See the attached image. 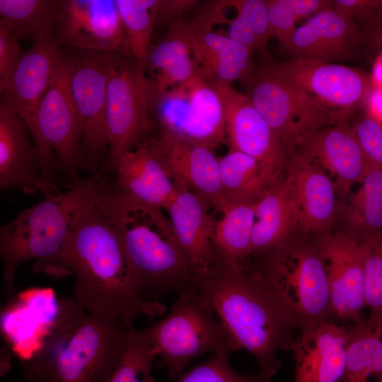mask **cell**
<instances>
[{
    "label": "cell",
    "instance_id": "obj_1",
    "mask_svg": "<svg viewBox=\"0 0 382 382\" xmlns=\"http://www.w3.org/2000/svg\"><path fill=\"white\" fill-rule=\"evenodd\" d=\"M61 260L74 275L73 298L86 311L125 318H154L166 311L146 299L125 256L116 232L97 204L71 229Z\"/></svg>",
    "mask_w": 382,
    "mask_h": 382
},
{
    "label": "cell",
    "instance_id": "obj_2",
    "mask_svg": "<svg viewBox=\"0 0 382 382\" xmlns=\"http://www.w3.org/2000/svg\"><path fill=\"white\" fill-rule=\"evenodd\" d=\"M134 321L86 311L73 298L57 308L39 349L23 361L28 382H109L129 345Z\"/></svg>",
    "mask_w": 382,
    "mask_h": 382
},
{
    "label": "cell",
    "instance_id": "obj_3",
    "mask_svg": "<svg viewBox=\"0 0 382 382\" xmlns=\"http://www.w3.org/2000/svg\"><path fill=\"white\" fill-rule=\"evenodd\" d=\"M197 289L238 349L255 357L260 371L274 375L281 366L279 352L291 350L299 328L257 269L248 262L237 269L218 267Z\"/></svg>",
    "mask_w": 382,
    "mask_h": 382
},
{
    "label": "cell",
    "instance_id": "obj_4",
    "mask_svg": "<svg viewBox=\"0 0 382 382\" xmlns=\"http://www.w3.org/2000/svg\"><path fill=\"white\" fill-rule=\"evenodd\" d=\"M105 184L102 173L80 178L65 192L45 197L0 227V255L7 293H16L17 268L34 260L33 272L70 276L61 260L67 236L79 218L97 204Z\"/></svg>",
    "mask_w": 382,
    "mask_h": 382
},
{
    "label": "cell",
    "instance_id": "obj_5",
    "mask_svg": "<svg viewBox=\"0 0 382 382\" xmlns=\"http://www.w3.org/2000/svg\"><path fill=\"white\" fill-rule=\"evenodd\" d=\"M98 205L111 222L146 299L160 301L171 291L198 288L171 222L162 209L117 192L106 178Z\"/></svg>",
    "mask_w": 382,
    "mask_h": 382
},
{
    "label": "cell",
    "instance_id": "obj_6",
    "mask_svg": "<svg viewBox=\"0 0 382 382\" xmlns=\"http://www.w3.org/2000/svg\"><path fill=\"white\" fill-rule=\"evenodd\" d=\"M262 255L257 270L292 313L300 333L333 321L328 277L315 240L292 238Z\"/></svg>",
    "mask_w": 382,
    "mask_h": 382
},
{
    "label": "cell",
    "instance_id": "obj_7",
    "mask_svg": "<svg viewBox=\"0 0 382 382\" xmlns=\"http://www.w3.org/2000/svg\"><path fill=\"white\" fill-rule=\"evenodd\" d=\"M197 289L179 292L170 312L148 328L139 330L167 367L170 380L183 374L194 358L209 352L231 354L238 347Z\"/></svg>",
    "mask_w": 382,
    "mask_h": 382
},
{
    "label": "cell",
    "instance_id": "obj_8",
    "mask_svg": "<svg viewBox=\"0 0 382 382\" xmlns=\"http://www.w3.org/2000/svg\"><path fill=\"white\" fill-rule=\"evenodd\" d=\"M33 137L42 176L52 187L64 178L68 188L81 167V127L69 85L64 52L50 87L27 125Z\"/></svg>",
    "mask_w": 382,
    "mask_h": 382
},
{
    "label": "cell",
    "instance_id": "obj_9",
    "mask_svg": "<svg viewBox=\"0 0 382 382\" xmlns=\"http://www.w3.org/2000/svg\"><path fill=\"white\" fill-rule=\"evenodd\" d=\"M253 105L279 136L289 157L318 130L347 122L305 91L280 77L272 65L255 69L248 82Z\"/></svg>",
    "mask_w": 382,
    "mask_h": 382
},
{
    "label": "cell",
    "instance_id": "obj_10",
    "mask_svg": "<svg viewBox=\"0 0 382 382\" xmlns=\"http://www.w3.org/2000/svg\"><path fill=\"white\" fill-rule=\"evenodd\" d=\"M75 50L66 54L69 89L81 127V167L95 174L108 159V85L122 53Z\"/></svg>",
    "mask_w": 382,
    "mask_h": 382
},
{
    "label": "cell",
    "instance_id": "obj_11",
    "mask_svg": "<svg viewBox=\"0 0 382 382\" xmlns=\"http://www.w3.org/2000/svg\"><path fill=\"white\" fill-rule=\"evenodd\" d=\"M161 134L215 149L226 143L225 111L214 84L195 75L167 91L149 97Z\"/></svg>",
    "mask_w": 382,
    "mask_h": 382
},
{
    "label": "cell",
    "instance_id": "obj_12",
    "mask_svg": "<svg viewBox=\"0 0 382 382\" xmlns=\"http://www.w3.org/2000/svg\"><path fill=\"white\" fill-rule=\"evenodd\" d=\"M145 73L144 62L122 53L110 78L105 112L108 156L101 171L105 174L112 171L121 155L147 140L151 122Z\"/></svg>",
    "mask_w": 382,
    "mask_h": 382
},
{
    "label": "cell",
    "instance_id": "obj_13",
    "mask_svg": "<svg viewBox=\"0 0 382 382\" xmlns=\"http://www.w3.org/2000/svg\"><path fill=\"white\" fill-rule=\"evenodd\" d=\"M215 86L223 100L226 143L229 150L256 159L274 182L282 179L289 156L279 136L257 111L247 94L231 86Z\"/></svg>",
    "mask_w": 382,
    "mask_h": 382
},
{
    "label": "cell",
    "instance_id": "obj_14",
    "mask_svg": "<svg viewBox=\"0 0 382 382\" xmlns=\"http://www.w3.org/2000/svg\"><path fill=\"white\" fill-rule=\"evenodd\" d=\"M315 242L325 268L334 317L354 325L363 323L365 277L360 241L347 231H331L316 236Z\"/></svg>",
    "mask_w": 382,
    "mask_h": 382
},
{
    "label": "cell",
    "instance_id": "obj_15",
    "mask_svg": "<svg viewBox=\"0 0 382 382\" xmlns=\"http://www.w3.org/2000/svg\"><path fill=\"white\" fill-rule=\"evenodd\" d=\"M272 65L280 77L347 120L369 93L366 75L344 65L302 58Z\"/></svg>",
    "mask_w": 382,
    "mask_h": 382
},
{
    "label": "cell",
    "instance_id": "obj_16",
    "mask_svg": "<svg viewBox=\"0 0 382 382\" xmlns=\"http://www.w3.org/2000/svg\"><path fill=\"white\" fill-rule=\"evenodd\" d=\"M144 143L175 183L185 185L221 213L226 209L229 203L222 193L219 158L214 149L161 133Z\"/></svg>",
    "mask_w": 382,
    "mask_h": 382
},
{
    "label": "cell",
    "instance_id": "obj_17",
    "mask_svg": "<svg viewBox=\"0 0 382 382\" xmlns=\"http://www.w3.org/2000/svg\"><path fill=\"white\" fill-rule=\"evenodd\" d=\"M190 22L197 75L221 86H231L236 80L248 83L255 69L253 52L228 36L212 30L214 23L223 22L220 13L206 6Z\"/></svg>",
    "mask_w": 382,
    "mask_h": 382
},
{
    "label": "cell",
    "instance_id": "obj_18",
    "mask_svg": "<svg viewBox=\"0 0 382 382\" xmlns=\"http://www.w3.org/2000/svg\"><path fill=\"white\" fill-rule=\"evenodd\" d=\"M54 36L76 50L120 52L124 30L117 0H61Z\"/></svg>",
    "mask_w": 382,
    "mask_h": 382
},
{
    "label": "cell",
    "instance_id": "obj_19",
    "mask_svg": "<svg viewBox=\"0 0 382 382\" xmlns=\"http://www.w3.org/2000/svg\"><path fill=\"white\" fill-rule=\"evenodd\" d=\"M175 184L177 192L165 210L199 286L218 268L213 245L216 221L202 197L184 185Z\"/></svg>",
    "mask_w": 382,
    "mask_h": 382
},
{
    "label": "cell",
    "instance_id": "obj_20",
    "mask_svg": "<svg viewBox=\"0 0 382 382\" xmlns=\"http://www.w3.org/2000/svg\"><path fill=\"white\" fill-rule=\"evenodd\" d=\"M63 53L62 44L55 36L33 43L22 52L0 87V105L15 113L27 125L47 91Z\"/></svg>",
    "mask_w": 382,
    "mask_h": 382
},
{
    "label": "cell",
    "instance_id": "obj_21",
    "mask_svg": "<svg viewBox=\"0 0 382 382\" xmlns=\"http://www.w3.org/2000/svg\"><path fill=\"white\" fill-rule=\"evenodd\" d=\"M0 187L25 194L58 193L44 179L34 141L26 124L0 105Z\"/></svg>",
    "mask_w": 382,
    "mask_h": 382
},
{
    "label": "cell",
    "instance_id": "obj_22",
    "mask_svg": "<svg viewBox=\"0 0 382 382\" xmlns=\"http://www.w3.org/2000/svg\"><path fill=\"white\" fill-rule=\"evenodd\" d=\"M297 151L332 178L337 195L342 198L354 183L361 182L367 168L365 156L347 122L318 130Z\"/></svg>",
    "mask_w": 382,
    "mask_h": 382
},
{
    "label": "cell",
    "instance_id": "obj_23",
    "mask_svg": "<svg viewBox=\"0 0 382 382\" xmlns=\"http://www.w3.org/2000/svg\"><path fill=\"white\" fill-rule=\"evenodd\" d=\"M285 175L298 201L299 232L316 236L331 232L337 211V193L330 176L299 151L289 157Z\"/></svg>",
    "mask_w": 382,
    "mask_h": 382
},
{
    "label": "cell",
    "instance_id": "obj_24",
    "mask_svg": "<svg viewBox=\"0 0 382 382\" xmlns=\"http://www.w3.org/2000/svg\"><path fill=\"white\" fill-rule=\"evenodd\" d=\"M103 174L117 192L162 209H166L177 192L176 185L144 142L121 155L112 171Z\"/></svg>",
    "mask_w": 382,
    "mask_h": 382
},
{
    "label": "cell",
    "instance_id": "obj_25",
    "mask_svg": "<svg viewBox=\"0 0 382 382\" xmlns=\"http://www.w3.org/2000/svg\"><path fill=\"white\" fill-rule=\"evenodd\" d=\"M348 328L330 321L301 332L291 350L294 382H340L346 366Z\"/></svg>",
    "mask_w": 382,
    "mask_h": 382
},
{
    "label": "cell",
    "instance_id": "obj_26",
    "mask_svg": "<svg viewBox=\"0 0 382 382\" xmlns=\"http://www.w3.org/2000/svg\"><path fill=\"white\" fill-rule=\"evenodd\" d=\"M359 40L352 19L330 7L296 28L286 50L296 58L330 63L349 57Z\"/></svg>",
    "mask_w": 382,
    "mask_h": 382
},
{
    "label": "cell",
    "instance_id": "obj_27",
    "mask_svg": "<svg viewBox=\"0 0 382 382\" xmlns=\"http://www.w3.org/2000/svg\"><path fill=\"white\" fill-rule=\"evenodd\" d=\"M251 253L262 255L285 244L299 230L300 211L294 189L284 177L255 204Z\"/></svg>",
    "mask_w": 382,
    "mask_h": 382
},
{
    "label": "cell",
    "instance_id": "obj_28",
    "mask_svg": "<svg viewBox=\"0 0 382 382\" xmlns=\"http://www.w3.org/2000/svg\"><path fill=\"white\" fill-rule=\"evenodd\" d=\"M253 202L229 203L216 221L213 245L218 267L237 269L252 255V238L255 222Z\"/></svg>",
    "mask_w": 382,
    "mask_h": 382
},
{
    "label": "cell",
    "instance_id": "obj_29",
    "mask_svg": "<svg viewBox=\"0 0 382 382\" xmlns=\"http://www.w3.org/2000/svg\"><path fill=\"white\" fill-rule=\"evenodd\" d=\"M344 375L340 382H371L382 376V316L348 328ZM373 381V382H374Z\"/></svg>",
    "mask_w": 382,
    "mask_h": 382
},
{
    "label": "cell",
    "instance_id": "obj_30",
    "mask_svg": "<svg viewBox=\"0 0 382 382\" xmlns=\"http://www.w3.org/2000/svg\"><path fill=\"white\" fill-rule=\"evenodd\" d=\"M222 193L228 203L256 202L274 182L254 158L236 150L219 158Z\"/></svg>",
    "mask_w": 382,
    "mask_h": 382
},
{
    "label": "cell",
    "instance_id": "obj_31",
    "mask_svg": "<svg viewBox=\"0 0 382 382\" xmlns=\"http://www.w3.org/2000/svg\"><path fill=\"white\" fill-rule=\"evenodd\" d=\"M61 0H0V24L20 38L40 42L54 37Z\"/></svg>",
    "mask_w": 382,
    "mask_h": 382
},
{
    "label": "cell",
    "instance_id": "obj_32",
    "mask_svg": "<svg viewBox=\"0 0 382 382\" xmlns=\"http://www.w3.org/2000/svg\"><path fill=\"white\" fill-rule=\"evenodd\" d=\"M360 183L345 213L347 232L359 241L382 236V167L367 164Z\"/></svg>",
    "mask_w": 382,
    "mask_h": 382
},
{
    "label": "cell",
    "instance_id": "obj_33",
    "mask_svg": "<svg viewBox=\"0 0 382 382\" xmlns=\"http://www.w3.org/2000/svg\"><path fill=\"white\" fill-rule=\"evenodd\" d=\"M124 30L120 52L138 62H145L157 22L156 0H117Z\"/></svg>",
    "mask_w": 382,
    "mask_h": 382
},
{
    "label": "cell",
    "instance_id": "obj_34",
    "mask_svg": "<svg viewBox=\"0 0 382 382\" xmlns=\"http://www.w3.org/2000/svg\"><path fill=\"white\" fill-rule=\"evenodd\" d=\"M271 38L286 49L296 29V21L331 7L327 0H265Z\"/></svg>",
    "mask_w": 382,
    "mask_h": 382
},
{
    "label": "cell",
    "instance_id": "obj_35",
    "mask_svg": "<svg viewBox=\"0 0 382 382\" xmlns=\"http://www.w3.org/2000/svg\"><path fill=\"white\" fill-rule=\"evenodd\" d=\"M192 26L190 20L178 18L169 23L166 35L150 47L144 64L151 72L158 71L188 56H192Z\"/></svg>",
    "mask_w": 382,
    "mask_h": 382
},
{
    "label": "cell",
    "instance_id": "obj_36",
    "mask_svg": "<svg viewBox=\"0 0 382 382\" xmlns=\"http://www.w3.org/2000/svg\"><path fill=\"white\" fill-rule=\"evenodd\" d=\"M156 357L151 345L134 328L127 349L109 382H154L151 371Z\"/></svg>",
    "mask_w": 382,
    "mask_h": 382
},
{
    "label": "cell",
    "instance_id": "obj_37",
    "mask_svg": "<svg viewBox=\"0 0 382 382\" xmlns=\"http://www.w3.org/2000/svg\"><path fill=\"white\" fill-rule=\"evenodd\" d=\"M230 354L224 350L214 352L207 361L180 374L178 382H270L274 376L260 371L254 375L239 374L229 364Z\"/></svg>",
    "mask_w": 382,
    "mask_h": 382
},
{
    "label": "cell",
    "instance_id": "obj_38",
    "mask_svg": "<svg viewBox=\"0 0 382 382\" xmlns=\"http://www.w3.org/2000/svg\"><path fill=\"white\" fill-rule=\"evenodd\" d=\"M364 250L366 306L382 316V236L360 241Z\"/></svg>",
    "mask_w": 382,
    "mask_h": 382
},
{
    "label": "cell",
    "instance_id": "obj_39",
    "mask_svg": "<svg viewBox=\"0 0 382 382\" xmlns=\"http://www.w3.org/2000/svg\"><path fill=\"white\" fill-rule=\"evenodd\" d=\"M224 4L226 7L235 8L237 14L241 16L249 24L256 36L258 50L265 62L275 64L267 48L271 33L265 0H228L224 1Z\"/></svg>",
    "mask_w": 382,
    "mask_h": 382
},
{
    "label": "cell",
    "instance_id": "obj_40",
    "mask_svg": "<svg viewBox=\"0 0 382 382\" xmlns=\"http://www.w3.org/2000/svg\"><path fill=\"white\" fill-rule=\"evenodd\" d=\"M352 127L367 164L382 167V123L366 115Z\"/></svg>",
    "mask_w": 382,
    "mask_h": 382
},
{
    "label": "cell",
    "instance_id": "obj_41",
    "mask_svg": "<svg viewBox=\"0 0 382 382\" xmlns=\"http://www.w3.org/2000/svg\"><path fill=\"white\" fill-rule=\"evenodd\" d=\"M20 39L16 33L0 24V87L5 83L21 57Z\"/></svg>",
    "mask_w": 382,
    "mask_h": 382
},
{
    "label": "cell",
    "instance_id": "obj_42",
    "mask_svg": "<svg viewBox=\"0 0 382 382\" xmlns=\"http://www.w3.org/2000/svg\"><path fill=\"white\" fill-rule=\"evenodd\" d=\"M331 8L352 19L369 20L381 12V0H334Z\"/></svg>",
    "mask_w": 382,
    "mask_h": 382
},
{
    "label": "cell",
    "instance_id": "obj_43",
    "mask_svg": "<svg viewBox=\"0 0 382 382\" xmlns=\"http://www.w3.org/2000/svg\"><path fill=\"white\" fill-rule=\"evenodd\" d=\"M228 37L251 51L258 50L256 36L247 21L240 15L228 22Z\"/></svg>",
    "mask_w": 382,
    "mask_h": 382
},
{
    "label": "cell",
    "instance_id": "obj_44",
    "mask_svg": "<svg viewBox=\"0 0 382 382\" xmlns=\"http://www.w3.org/2000/svg\"><path fill=\"white\" fill-rule=\"evenodd\" d=\"M198 1L192 0H156L157 21L170 23L185 11L194 7Z\"/></svg>",
    "mask_w": 382,
    "mask_h": 382
},
{
    "label": "cell",
    "instance_id": "obj_45",
    "mask_svg": "<svg viewBox=\"0 0 382 382\" xmlns=\"http://www.w3.org/2000/svg\"><path fill=\"white\" fill-rule=\"evenodd\" d=\"M366 98L367 115L382 123V90L376 89Z\"/></svg>",
    "mask_w": 382,
    "mask_h": 382
},
{
    "label": "cell",
    "instance_id": "obj_46",
    "mask_svg": "<svg viewBox=\"0 0 382 382\" xmlns=\"http://www.w3.org/2000/svg\"><path fill=\"white\" fill-rule=\"evenodd\" d=\"M372 81L376 86V89L382 90V53L378 57L374 63Z\"/></svg>",
    "mask_w": 382,
    "mask_h": 382
},
{
    "label": "cell",
    "instance_id": "obj_47",
    "mask_svg": "<svg viewBox=\"0 0 382 382\" xmlns=\"http://www.w3.org/2000/svg\"><path fill=\"white\" fill-rule=\"evenodd\" d=\"M373 42L382 46V25H379L374 32L372 35Z\"/></svg>",
    "mask_w": 382,
    "mask_h": 382
},
{
    "label": "cell",
    "instance_id": "obj_48",
    "mask_svg": "<svg viewBox=\"0 0 382 382\" xmlns=\"http://www.w3.org/2000/svg\"><path fill=\"white\" fill-rule=\"evenodd\" d=\"M374 382H382V376H381L375 380Z\"/></svg>",
    "mask_w": 382,
    "mask_h": 382
},
{
    "label": "cell",
    "instance_id": "obj_49",
    "mask_svg": "<svg viewBox=\"0 0 382 382\" xmlns=\"http://www.w3.org/2000/svg\"><path fill=\"white\" fill-rule=\"evenodd\" d=\"M381 12L382 13V1H381Z\"/></svg>",
    "mask_w": 382,
    "mask_h": 382
}]
</instances>
